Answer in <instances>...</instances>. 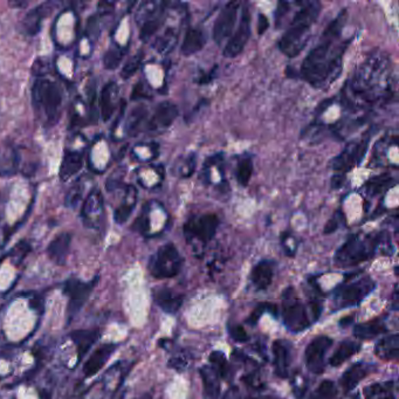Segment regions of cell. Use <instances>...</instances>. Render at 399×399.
<instances>
[{
    "label": "cell",
    "mask_w": 399,
    "mask_h": 399,
    "mask_svg": "<svg viewBox=\"0 0 399 399\" xmlns=\"http://www.w3.org/2000/svg\"><path fill=\"white\" fill-rule=\"evenodd\" d=\"M348 20L347 8L330 22L318 44L308 53L301 65L300 75L311 87L322 89L333 84L342 73L343 55L352 39L343 40L342 32Z\"/></svg>",
    "instance_id": "6da1fadb"
},
{
    "label": "cell",
    "mask_w": 399,
    "mask_h": 399,
    "mask_svg": "<svg viewBox=\"0 0 399 399\" xmlns=\"http://www.w3.org/2000/svg\"><path fill=\"white\" fill-rule=\"evenodd\" d=\"M391 58L376 51L366 58L347 84L349 102L376 104L391 96Z\"/></svg>",
    "instance_id": "7a4b0ae2"
},
{
    "label": "cell",
    "mask_w": 399,
    "mask_h": 399,
    "mask_svg": "<svg viewBox=\"0 0 399 399\" xmlns=\"http://www.w3.org/2000/svg\"><path fill=\"white\" fill-rule=\"evenodd\" d=\"M300 6L278 42L280 52L288 58H295L304 51L311 37V29L321 13V3L319 1L300 3Z\"/></svg>",
    "instance_id": "3957f363"
},
{
    "label": "cell",
    "mask_w": 399,
    "mask_h": 399,
    "mask_svg": "<svg viewBox=\"0 0 399 399\" xmlns=\"http://www.w3.org/2000/svg\"><path fill=\"white\" fill-rule=\"evenodd\" d=\"M31 93L39 121L47 128L59 123L63 106V93L59 84L46 77H39L34 81Z\"/></svg>",
    "instance_id": "277c9868"
},
{
    "label": "cell",
    "mask_w": 399,
    "mask_h": 399,
    "mask_svg": "<svg viewBox=\"0 0 399 399\" xmlns=\"http://www.w3.org/2000/svg\"><path fill=\"white\" fill-rule=\"evenodd\" d=\"M381 242V235H377V237L350 235L348 240L337 249L334 256V261L337 266H341V267L356 266L373 258Z\"/></svg>",
    "instance_id": "5b68a950"
},
{
    "label": "cell",
    "mask_w": 399,
    "mask_h": 399,
    "mask_svg": "<svg viewBox=\"0 0 399 399\" xmlns=\"http://www.w3.org/2000/svg\"><path fill=\"white\" fill-rule=\"evenodd\" d=\"M183 258L173 244H165L157 249L149 261V272L156 279L176 276L183 267Z\"/></svg>",
    "instance_id": "8992f818"
},
{
    "label": "cell",
    "mask_w": 399,
    "mask_h": 399,
    "mask_svg": "<svg viewBox=\"0 0 399 399\" xmlns=\"http://www.w3.org/2000/svg\"><path fill=\"white\" fill-rule=\"evenodd\" d=\"M375 281L370 276H363L356 281L341 285L333 294V306L335 311L359 306L373 290Z\"/></svg>",
    "instance_id": "52a82bcc"
},
{
    "label": "cell",
    "mask_w": 399,
    "mask_h": 399,
    "mask_svg": "<svg viewBox=\"0 0 399 399\" xmlns=\"http://www.w3.org/2000/svg\"><path fill=\"white\" fill-rule=\"evenodd\" d=\"M219 224V218L214 213L192 216L183 225L184 235L187 242H199L206 245L214 238Z\"/></svg>",
    "instance_id": "ba28073f"
},
{
    "label": "cell",
    "mask_w": 399,
    "mask_h": 399,
    "mask_svg": "<svg viewBox=\"0 0 399 399\" xmlns=\"http://www.w3.org/2000/svg\"><path fill=\"white\" fill-rule=\"evenodd\" d=\"M282 318L287 329L292 333H301L309 327L307 311L304 304L297 299L293 288L290 287L282 297Z\"/></svg>",
    "instance_id": "9c48e42d"
},
{
    "label": "cell",
    "mask_w": 399,
    "mask_h": 399,
    "mask_svg": "<svg viewBox=\"0 0 399 399\" xmlns=\"http://www.w3.org/2000/svg\"><path fill=\"white\" fill-rule=\"evenodd\" d=\"M369 142L370 135L349 142L345 149L331 159L330 168L343 173L352 171V169L359 166L362 163L363 158L366 157Z\"/></svg>",
    "instance_id": "30bf717a"
},
{
    "label": "cell",
    "mask_w": 399,
    "mask_h": 399,
    "mask_svg": "<svg viewBox=\"0 0 399 399\" xmlns=\"http://www.w3.org/2000/svg\"><path fill=\"white\" fill-rule=\"evenodd\" d=\"M95 285V280H93L92 282H84L74 278L67 280L65 283V293L68 295V307H67L68 321L73 319L80 311L81 308L84 307Z\"/></svg>",
    "instance_id": "8fae6325"
},
{
    "label": "cell",
    "mask_w": 399,
    "mask_h": 399,
    "mask_svg": "<svg viewBox=\"0 0 399 399\" xmlns=\"http://www.w3.org/2000/svg\"><path fill=\"white\" fill-rule=\"evenodd\" d=\"M251 24H252V15H251L249 3H246L242 8V19H240L238 29L232 36L231 39L227 41L226 46L224 48L223 54L225 58L233 59L244 51L251 37V32H252Z\"/></svg>",
    "instance_id": "7c38bea8"
},
{
    "label": "cell",
    "mask_w": 399,
    "mask_h": 399,
    "mask_svg": "<svg viewBox=\"0 0 399 399\" xmlns=\"http://www.w3.org/2000/svg\"><path fill=\"white\" fill-rule=\"evenodd\" d=\"M239 8H240L239 1H230L220 11L213 26V40L217 45L221 46V44L227 40V38L231 37L237 22Z\"/></svg>",
    "instance_id": "4fadbf2b"
},
{
    "label": "cell",
    "mask_w": 399,
    "mask_h": 399,
    "mask_svg": "<svg viewBox=\"0 0 399 399\" xmlns=\"http://www.w3.org/2000/svg\"><path fill=\"white\" fill-rule=\"evenodd\" d=\"M104 216V202L99 189H93L84 201L81 209V219L84 226L89 228H97L102 223Z\"/></svg>",
    "instance_id": "5bb4252c"
},
{
    "label": "cell",
    "mask_w": 399,
    "mask_h": 399,
    "mask_svg": "<svg viewBox=\"0 0 399 399\" xmlns=\"http://www.w3.org/2000/svg\"><path fill=\"white\" fill-rule=\"evenodd\" d=\"M331 345H333V340L327 336L316 337L309 343L304 352V359H306L307 368L311 370V373L322 374L324 366H326L324 357Z\"/></svg>",
    "instance_id": "9a60e30c"
},
{
    "label": "cell",
    "mask_w": 399,
    "mask_h": 399,
    "mask_svg": "<svg viewBox=\"0 0 399 399\" xmlns=\"http://www.w3.org/2000/svg\"><path fill=\"white\" fill-rule=\"evenodd\" d=\"M180 110L176 104L169 101L161 102L156 107L154 114L147 122V130L152 134H159L173 125L175 120L178 118Z\"/></svg>",
    "instance_id": "2e32d148"
},
{
    "label": "cell",
    "mask_w": 399,
    "mask_h": 399,
    "mask_svg": "<svg viewBox=\"0 0 399 399\" xmlns=\"http://www.w3.org/2000/svg\"><path fill=\"white\" fill-rule=\"evenodd\" d=\"M58 6L56 3H44V4L39 5L33 10H31L25 18L22 19V29L27 36L34 37L37 36L41 30V25L44 19L47 15H51L52 12L54 11V8Z\"/></svg>",
    "instance_id": "e0dca14e"
},
{
    "label": "cell",
    "mask_w": 399,
    "mask_h": 399,
    "mask_svg": "<svg viewBox=\"0 0 399 399\" xmlns=\"http://www.w3.org/2000/svg\"><path fill=\"white\" fill-rule=\"evenodd\" d=\"M118 86L115 81H109L103 87L101 96H100V109H101V118L103 122L109 121L113 118L115 110L118 108Z\"/></svg>",
    "instance_id": "ac0fdd59"
},
{
    "label": "cell",
    "mask_w": 399,
    "mask_h": 399,
    "mask_svg": "<svg viewBox=\"0 0 399 399\" xmlns=\"http://www.w3.org/2000/svg\"><path fill=\"white\" fill-rule=\"evenodd\" d=\"M375 366L369 363L359 362L350 366L341 377V386L345 389V392H350L359 384V382L373 373Z\"/></svg>",
    "instance_id": "d6986e66"
},
{
    "label": "cell",
    "mask_w": 399,
    "mask_h": 399,
    "mask_svg": "<svg viewBox=\"0 0 399 399\" xmlns=\"http://www.w3.org/2000/svg\"><path fill=\"white\" fill-rule=\"evenodd\" d=\"M70 242H72V235L63 232L56 235L47 247V254L54 264L63 266L66 264L67 256L70 253Z\"/></svg>",
    "instance_id": "ffe728a7"
},
{
    "label": "cell",
    "mask_w": 399,
    "mask_h": 399,
    "mask_svg": "<svg viewBox=\"0 0 399 399\" xmlns=\"http://www.w3.org/2000/svg\"><path fill=\"white\" fill-rule=\"evenodd\" d=\"M116 349V345L114 343H107L96 349L93 352V355L87 359V362L84 366V373L86 377H92L94 375L97 374L100 370L102 369L103 366L106 364L107 361L109 359L110 356L113 355Z\"/></svg>",
    "instance_id": "44dd1931"
},
{
    "label": "cell",
    "mask_w": 399,
    "mask_h": 399,
    "mask_svg": "<svg viewBox=\"0 0 399 399\" xmlns=\"http://www.w3.org/2000/svg\"><path fill=\"white\" fill-rule=\"evenodd\" d=\"M84 166V152L82 151L66 150L63 154L60 165L59 176L63 182L75 176Z\"/></svg>",
    "instance_id": "7402d4cb"
},
{
    "label": "cell",
    "mask_w": 399,
    "mask_h": 399,
    "mask_svg": "<svg viewBox=\"0 0 399 399\" xmlns=\"http://www.w3.org/2000/svg\"><path fill=\"white\" fill-rule=\"evenodd\" d=\"M154 300L162 311L168 314H175L180 311L183 304L184 297L169 288H162L154 293Z\"/></svg>",
    "instance_id": "603a6c76"
},
{
    "label": "cell",
    "mask_w": 399,
    "mask_h": 399,
    "mask_svg": "<svg viewBox=\"0 0 399 399\" xmlns=\"http://www.w3.org/2000/svg\"><path fill=\"white\" fill-rule=\"evenodd\" d=\"M202 376L203 395L204 399H218L220 395V377L214 368L210 366H203L201 369Z\"/></svg>",
    "instance_id": "cb8c5ba5"
},
{
    "label": "cell",
    "mask_w": 399,
    "mask_h": 399,
    "mask_svg": "<svg viewBox=\"0 0 399 399\" xmlns=\"http://www.w3.org/2000/svg\"><path fill=\"white\" fill-rule=\"evenodd\" d=\"M273 275H274V264L272 261H260L253 268L251 280L258 290H266L267 287L271 286Z\"/></svg>",
    "instance_id": "d4e9b609"
},
{
    "label": "cell",
    "mask_w": 399,
    "mask_h": 399,
    "mask_svg": "<svg viewBox=\"0 0 399 399\" xmlns=\"http://www.w3.org/2000/svg\"><path fill=\"white\" fill-rule=\"evenodd\" d=\"M74 343L77 345V359H84V356L92 348L93 345L100 338V330H77L70 335Z\"/></svg>",
    "instance_id": "484cf974"
},
{
    "label": "cell",
    "mask_w": 399,
    "mask_h": 399,
    "mask_svg": "<svg viewBox=\"0 0 399 399\" xmlns=\"http://www.w3.org/2000/svg\"><path fill=\"white\" fill-rule=\"evenodd\" d=\"M375 354L383 361H397L399 357V335L384 337L375 347Z\"/></svg>",
    "instance_id": "4316f807"
},
{
    "label": "cell",
    "mask_w": 399,
    "mask_h": 399,
    "mask_svg": "<svg viewBox=\"0 0 399 399\" xmlns=\"http://www.w3.org/2000/svg\"><path fill=\"white\" fill-rule=\"evenodd\" d=\"M206 45L205 33L201 29H189L184 37L183 44H182V54L184 56H190L196 54L199 51H202Z\"/></svg>",
    "instance_id": "83f0119b"
},
{
    "label": "cell",
    "mask_w": 399,
    "mask_h": 399,
    "mask_svg": "<svg viewBox=\"0 0 399 399\" xmlns=\"http://www.w3.org/2000/svg\"><path fill=\"white\" fill-rule=\"evenodd\" d=\"M273 355H274L275 374L279 377L286 378L288 376L290 366V350L282 341H275L273 343Z\"/></svg>",
    "instance_id": "f1b7e54d"
},
{
    "label": "cell",
    "mask_w": 399,
    "mask_h": 399,
    "mask_svg": "<svg viewBox=\"0 0 399 399\" xmlns=\"http://www.w3.org/2000/svg\"><path fill=\"white\" fill-rule=\"evenodd\" d=\"M136 201H137V191L135 187L129 185L125 191V202L122 203L121 205L118 206L114 212V219L116 223L122 225L130 218L135 210Z\"/></svg>",
    "instance_id": "f546056e"
},
{
    "label": "cell",
    "mask_w": 399,
    "mask_h": 399,
    "mask_svg": "<svg viewBox=\"0 0 399 399\" xmlns=\"http://www.w3.org/2000/svg\"><path fill=\"white\" fill-rule=\"evenodd\" d=\"M396 184V180L389 173H383L380 176L373 177L370 178L366 183V194H369L370 197H376L380 194H383L391 189Z\"/></svg>",
    "instance_id": "4dcf8cb0"
},
{
    "label": "cell",
    "mask_w": 399,
    "mask_h": 399,
    "mask_svg": "<svg viewBox=\"0 0 399 399\" xmlns=\"http://www.w3.org/2000/svg\"><path fill=\"white\" fill-rule=\"evenodd\" d=\"M178 37H180V31L175 29V27H169L164 33H162L155 40L152 47L159 54H169V53H171L173 51V48L176 47L177 42H178Z\"/></svg>",
    "instance_id": "1f68e13d"
},
{
    "label": "cell",
    "mask_w": 399,
    "mask_h": 399,
    "mask_svg": "<svg viewBox=\"0 0 399 399\" xmlns=\"http://www.w3.org/2000/svg\"><path fill=\"white\" fill-rule=\"evenodd\" d=\"M148 108L144 104L135 107L129 114L125 123V132L129 136H135L144 122L147 121Z\"/></svg>",
    "instance_id": "d6a6232c"
},
{
    "label": "cell",
    "mask_w": 399,
    "mask_h": 399,
    "mask_svg": "<svg viewBox=\"0 0 399 399\" xmlns=\"http://www.w3.org/2000/svg\"><path fill=\"white\" fill-rule=\"evenodd\" d=\"M359 349H361V345L357 342H352V341L342 342L335 354L330 357V366H338L343 364L347 359L357 354Z\"/></svg>",
    "instance_id": "836d02e7"
},
{
    "label": "cell",
    "mask_w": 399,
    "mask_h": 399,
    "mask_svg": "<svg viewBox=\"0 0 399 399\" xmlns=\"http://www.w3.org/2000/svg\"><path fill=\"white\" fill-rule=\"evenodd\" d=\"M385 331H386V327L382 320H373L369 322L362 323V324L356 326L354 329L355 336L361 340H371Z\"/></svg>",
    "instance_id": "e575fe53"
},
{
    "label": "cell",
    "mask_w": 399,
    "mask_h": 399,
    "mask_svg": "<svg viewBox=\"0 0 399 399\" xmlns=\"http://www.w3.org/2000/svg\"><path fill=\"white\" fill-rule=\"evenodd\" d=\"M165 11L155 15L154 18L148 19L147 22L139 25L141 26V31H139V39L141 40L147 42V41L150 40L151 38L154 37L155 34L157 33L158 30L161 29L163 22H164Z\"/></svg>",
    "instance_id": "d590c367"
},
{
    "label": "cell",
    "mask_w": 399,
    "mask_h": 399,
    "mask_svg": "<svg viewBox=\"0 0 399 399\" xmlns=\"http://www.w3.org/2000/svg\"><path fill=\"white\" fill-rule=\"evenodd\" d=\"M128 52V47H122L116 45L115 47H110L103 55V66L106 70H116L121 65L122 60Z\"/></svg>",
    "instance_id": "8d00e7d4"
},
{
    "label": "cell",
    "mask_w": 399,
    "mask_h": 399,
    "mask_svg": "<svg viewBox=\"0 0 399 399\" xmlns=\"http://www.w3.org/2000/svg\"><path fill=\"white\" fill-rule=\"evenodd\" d=\"M364 396L366 399H396L392 393L391 382L370 385L364 390Z\"/></svg>",
    "instance_id": "74e56055"
},
{
    "label": "cell",
    "mask_w": 399,
    "mask_h": 399,
    "mask_svg": "<svg viewBox=\"0 0 399 399\" xmlns=\"http://www.w3.org/2000/svg\"><path fill=\"white\" fill-rule=\"evenodd\" d=\"M253 175V161L251 157L242 158L239 161L238 168H237V180L242 187H246L249 185V180Z\"/></svg>",
    "instance_id": "f35d334b"
},
{
    "label": "cell",
    "mask_w": 399,
    "mask_h": 399,
    "mask_svg": "<svg viewBox=\"0 0 399 399\" xmlns=\"http://www.w3.org/2000/svg\"><path fill=\"white\" fill-rule=\"evenodd\" d=\"M144 59V54L143 52L141 51L139 53H136L134 56H132L130 59L125 63V66L122 68L121 70V77L122 79H125V80H128L130 77H134L136 73H137V70L141 68L142 66V63H143Z\"/></svg>",
    "instance_id": "ab89813d"
},
{
    "label": "cell",
    "mask_w": 399,
    "mask_h": 399,
    "mask_svg": "<svg viewBox=\"0 0 399 399\" xmlns=\"http://www.w3.org/2000/svg\"><path fill=\"white\" fill-rule=\"evenodd\" d=\"M210 362L212 364L219 377L227 378L230 375V366L227 362L226 356L221 352H213L210 355Z\"/></svg>",
    "instance_id": "60d3db41"
},
{
    "label": "cell",
    "mask_w": 399,
    "mask_h": 399,
    "mask_svg": "<svg viewBox=\"0 0 399 399\" xmlns=\"http://www.w3.org/2000/svg\"><path fill=\"white\" fill-rule=\"evenodd\" d=\"M336 396V388L331 381H324L320 384L316 391L311 396V399H334Z\"/></svg>",
    "instance_id": "b9f144b4"
},
{
    "label": "cell",
    "mask_w": 399,
    "mask_h": 399,
    "mask_svg": "<svg viewBox=\"0 0 399 399\" xmlns=\"http://www.w3.org/2000/svg\"><path fill=\"white\" fill-rule=\"evenodd\" d=\"M82 197H84V187H81L80 184H75V185L70 187V190L68 191L65 204H66L67 208H70V209H77V205L80 204Z\"/></svg>",
    "instance_id": "7bdbcfd3"
},
{
    "label": "cell",
    "mask_w": 399,
    "mask_h": 399,
    "mask_svg": "<svg viewBox=\"0 0 399 399\" xmlns=\"http://www.w3.org/2000/svg\"><path fill=\"white\" fill-rule=\"evenodd\" d=\"M345 213L342 212L341 210L334 213L333 217L327 221L326 226L323 228V233L324 235H331L334 232L337 231L340 228L341 225L345 221Z\"/></svg>",
    "instance_id": "ee69618b"
},
{
    "label": "cell",
    "mask_w": 399,
    "mask_h": 399,
    "mask_svg": "<svg viewBox=\"0 0 399 399\" xmlns=\"http://www.w3.org/2000/svg\"><path fill=\"white\" fill-rule=\"evenodd\" d=\"M49 70V61L48 60L44 59V58H38L36 61H34L33 66H32V74L34 77H44L45 74L48 73Z\"/></svg>",
    "instance_id": "f6af8a7d"
},
{
    "label": "cell",
    "mask_w": 399,
    "mask_h": 399,
    "mask_svg": "<svg viewBox=\"0 0 399 399\" xmlns=\"http://www.w3.org/2000/svg\"><path fill=\"white\" fill-rule=\"evenodd\" d=\"M288 11H290V3L280 1L278 4V8H276V12H275V26H276V29L281 26L282 19L288 13Z\"/></svg>",
    "instance_id": "bcb514c9"
},
{
    "label": "cell",
    "mask_w": 399,
    "mask_h": 399,
    "mask_svg": "<svg viewBox=\"0 0 399 399\" xmlns=\"http://www.w3.org/2000/svg\"><path fill=\"white\" fill-rule=\"evenodd\" d=\"M134 228L139 233H147L150 230V221H149L148 214H141V217H139L134 223Z\"/></svg>",
    "instance_id": "7dc6e473"
},
{
    "label": "cell",
    "mask_w": 399,
    "mask_h": 399,
    "mask_svg": "<svg viewBox=\"0 0 399 399\" xmlns=\"http://www.w3.org/2000/svg\"><path fill=\"white\" fill-rule=\"evenodd\" d=\"M230 336L237 342H246L249 341V335L242 326L232 327L230 329Z\"/></svg>",
    "instance_id": "c3c4849f"
},
{
    "label": "cell",
    "mask_w": 399,
    "mask_h": 399,
    "mask_svg": "<svg viewBox=\"0 0 399 399\" xmlns=\"http://www.w3.org/2000/svg\"><path fill=\"white\" fill-rule=\"evenodd\" d=\"M187 362L189 361H187V357H185L184 354H182V355L173 356V359H170V362H169V366H171V368L178 370V371H182V370L187 368Z\"/></svg>",
    "instance_id": "681fc988"
},
{
    "label": "cell",
    "mask_w": 399,
    "mask_h": 399,
    "mask_svg": "<svg viewBox=\"0 0 399 399\" xmlns=\"http://www.w3.org/2000/svg\"><path fill=\"white\" fill-rule=\"evenodd\" d=\"M266 309H269V306L267 307L266 304H259V306L253 311L252 314H251L249 320H247V322L251 323V324L254 326V324L259 321V319H260L261 315L264 314V311H266Z\"/></svg>",
    "instance_id": "f907efd6"
},
{
    "label": "cell",
    "mask_w": 399,
    "mask_h": 399,
    "mask_svg": "<svg viewBox=\"0 0 399 399\" xmlns=\"http://www.w3.org/2000/svg\"><path fill=\"white\" fill-rule=\"evenodd\" d=\"M150 96L148 95V93L144 91V84L142 82H139L136 84L135 88L132 93V100L149 99Z\"/></svg>",
    "instance_id": "816d5d0a"
},
{
    "label": "cell",
    "mask_w": 399,
    "mask_h": 399,
    "mask_svg": "<svg viewBox=\"0 0 399 399\" xmlns=\"http://www.w3.org/2000/svg\"><path fill=\"white\" fill-rule=\"evenodd\" d=\"M269 27V22L268 18L265 15H258V34L263 36V34L268 30Z\"/></svg>",
    "instance_id": "f5cc1de1"
},
{
    "label": "cell",
    "mask_w": 399,
    "mask_h": 399,
    "mask_svg": "<svg viewBox=\"0 0 399 399\" xmlns=\"http://www.w3.org/2000/svg\"><path fill=\"white\" fill-rule=\"evenodd\" d=\"M345 183V177L341 173V175H337V176H334L333 180H331V189H341L343 187Z\"/></svg>",
    "instance_id": "db71d44e"
},
{
    "label": "cell",
    "mask_w": 399,
    "mask_h": 399,
    "mask_svg": "<svg viewBox=\"0 0 399 399\" xmlns=\"http://www.w3.org/2000/svg\"><path fill=\"white\" fill-rule=\"evenodd\" d=\"M242 393L239 391V389L232 388L224 395L223 399H240Z\"/></svg>",
    "instance_id": "11a10c76"
},
{
    "label": "cell",
    "mask_w": 399,
    "mask_h": 399,
    "mask_svg": "<svg viewBox=\"0 0 399 399\" xmlns=\"http://www.w3.org/2000/svg\"><path fill=\"white\" fill-rule=\"evenodd\" d=\"M240 399H278L276 397H271V396H256V397H247V398H242L240 397Z\"/></svg>",
    "instance_id": "9f6ffc18"
},
{
    "label": "cell",
    "mask_w": 399,
    "mask_h": 399,
    "mask_svg": "<svg viewBox=\"0 0 399 399\" xmlns=\"http://www.w3.org/2000/svg\"><path fill=\"white\" fill-rule=\"evenodd\" d=\"M10 5H11V6H13V8H25V6H27V3H10Z\"/></svg>",
    "instance_id": "6f0895ef"
}]
</instances>
